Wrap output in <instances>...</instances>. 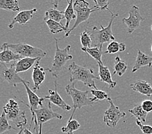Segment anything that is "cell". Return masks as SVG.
<instances>
[{"label": "cell", "mask_w": 152, "mask_h": 134, "mask_svg": "<svg viewBox=\"0 0 152 134\" xmlns=\"http://www.w3.org/2000/svg\"><path fill=\"white\" fill-rule=\"evenodd\" d=\"M68 70L70 74L69 81L71 83L81 81L88 87L98 90L94 79L100 78L95 74V71L92 68L80 66L73 62L69 66Z\"/></svg>", "instance_id": "obj_1"}, {"label": "cell", "mask_w": 152, "mask_h": 134, "mask_svg": "<svg viewBox=\"0 0 152 134\" xmlns=\"http://www.w3.org/2000/svg\"><path fill=\"white\" fill-rule=\"evenodd\" d=\"M50 104L51 103L49 101L48 106L43 105L42 107L34 110L33 113L31 114L32 119L29 128H31L32 124L34 122L35 126L34 130L37 134H42L43 125L45 122L53 119H58L60 120L63 119L62 115L56 113L51 109Z\"/></svg>", "instance_id": "obj_2"}, {"label": "cell", "mask_w": 152, "mask_h": 134, "mask_svg": "<svg viewBox=\"0 0 152 134\" xmlns=\"http://www.w3.org/2000/svg\"><path fill=\"white\" fill-rule=\"evenodd\" d=\"M56 44V51L55 57L53 61L52 67L48 68V70L55 78H58L60 72L64 67L68 61L71 60L73 57L69 54V51L71 46L70 45H67L64 49H60L58 46V39L55 38Z\"/></svg>", "instance_id": "obj_3"}, {"label": "cell", "mask_w": 152, "mask_h": 134, "mask_svg": "<svg viewBox=\"0 0 152 134\" xmlns=\"http://www.w3.org/2000/svg\"><path fill=\"white\" fill-rule=\"evenodd\" d=\"M66 92L67 95L71 96L73 103V110L68 121H70L73 120L76 110L86 106H91L93 103L91 101V97H88V90L81 91L78 90L75 88V83L66 86Z\"/></svg>", "instance_id": "obj_4"}, {"label": "cell", "mask_w": 152, "mask_h": 134, "mask_svg": "<svg viewBox=\"0 0 152 134\" xmlns=\"http://www.w3.org/2000/svg\"><path fill=\"white\" fill-rule=\"evenodd\" d=\"M4 112L9 121H13L18 128H23L27 126V119L24 111L21 110L16 101L10 99L3 107Z\"/></svg>", "instance_id": "obj_5"}, {"label": "cell", "mask_w": 152, "mask_h": 134, "mask_svg": "<svg viewBox=\"0 0 152 134\" xmlns=\"http://www.w3.org/2000/svg\"><path fill=\"white\" fill-rule=\"evenodd\" d=\"M74 9L76 14H77V19H76L73 27L71 28L67 34H65V38L69 37L71 32L80 24L88 21L91 13L99 10V9H96L95 7L93 8H90L89 3L86 1V0H76L74 3Z\"/></svg>", "instance_id": "obj_6"}, {"label": "cell", "mask_w": 152, "mask_h": 134, "mask_svg": "<svg viewBox=\"0 0 152 134\" xmlns=\"http://www.w3.org/2000/svg\"><path fill=\"white\" fill-rule=\"evenodd\" d=\"M7 45L12 51L19 54L22 57L43 58L47 56V52L42 49L25 44V43H20L16 44H10V43H7Z\"/></svg>", "instance_id": "obj_7"}, {"label": "cell", "mask_w": 152, "mask_h": 134, "mask_svg": "<svg viewBox=\"0 0 152 134\" xmlns=\"http://www.w3.org/2000/svg\"><path fill=\"white\" fill-rule=\"evenodd\" d=\"M118 14H113L111 15L110 23L106 27L100 25L101 29L99 30L96 27H94L91 34L94 35H96V46H99L102 49V46L106 43H111L115 41V38L112 31V25L114 20L118 16Z\"/></svg>", "instance_id": "obj_8"}, {"label": "cell", "mask_w": 152, "mask_h": 134, "mask_svg": "<svg viewBox=\"0 0 152 134\" xmlns=\"http://www.w3.org/2000/svg\"><path fill=\"white\" fill-rule=\"evenodd\" d=\"M0 78L1 81H6L9 85L16 87L17 85L22 83L24 79L21 78L16 71L15 62L12 64L7 65L4 63H0Z\"/></svg>", "instance_id": "obj_9"}, {"label": "cell", "mask_w": 152, "mask_h": 134, "mask_svg": "<svg viewBox=\"0 0 152 134\" xmlns=\"http://www.w3.org/2000/svg\"><path fill=\"white\" fill-rule=\"evenodd\" d=\"M107 100L110 103V107L104 112L103 121L107 126L114 128L117 126L119 121L126 116V113L122 112L120 108L116 106L110 96L108 97Z\"/></svg>", "instance_id": "obj_10"}, {"label": "cell", "mask_w": 152, "mask_h": 134, "mask_svg": "<svg viewBox=\"0 0 152 134\" xmlns=\"http://www.w3.org/2000/svg\"><path fill=\"white\" fill-rule=\"evenodd\" d=\"M145 19L142 16L140 9L137 6L133 5L129 10V17L128 18H123L122 22L127 26V32L128 34H132L133 32L140 27V23Z\"/></svg>", "instance_id": "obj_11"}, {"label": "cell", "mask_w": 152, "mask_h": 134, "mask_svg": "<svg viewBox=\"0 0 152 134\" xmlns=\"http://www.w3.org/2000/svg\"><path fill=\"white\" fill-rule=\"evenodd\" d=\"M23 85L25 86V90H26L29 104H26L25 102H23V101H21V102L24 104L26 105L27 107H28V108H29L31 110V114H32L34 110L39 109V106L42 107L43 105H44L43 103H44L45 99L44 97H39L37 93L33 92V90L30 88L29 81H26L24 80Z\"/></svg>", "instance_id": "obj_12"}, {"label": "cell", "mask_w": 152, "mask_h": 134, "mask_svg": "<svg viewBox=\"0 0 152 134\" xmlns=\"http://www.w3.org/2000/svg\"><path fill=\"white\" fill-rule=\"evenodd\" d=\"M57 85L58 83L57 81H55V90H49V95L48 96H45L44 99H48L50 103H52L56 106H58L61 109H62L63 110L65 111H69L72 109V107L67 104L66 103L62 97H61L60 94L58 92V88H57Z\"/></svg>", "instance_id": "obj_13"}, {"label": "cell", "mask_w": 152, "mask_h": 134, "mask_svg": "<svg viewBox=\"0 0 152 134\" xmlns=\"http://www.w3.org/2000/svg\"><path fill=\"white\" fill-rule=\"evenodd\" d=\"M38 11L37 9H33L32 10H25L20 12L14 17L11 22L9 25V28L12 29L14 28L16 23L23 25L27 23L33 18L34 14Z\"/></svg>", "instance_id": "obj_14"}, {"label": "cell", "mask_w": 152, "mask_h": 134, "mask_svg": "<svg viewBox=\"0 0 152 134\" xmlns=\"http://www.w3.org/2000/svg\"><path fill=\"white\" fill-rule=\"evenodd\" d=\"M39 62L40 61H38L37 63L34 66L32 74V79L34 83L33 90L34 92L40 90V86L45 81L46 75L44 68L39 65Z\"/></svg>", "instance_id": "obj_15"}, {"label": "cell", "mask_w": 152, "mask_h": 134, "mask_svg": "<svg viewBox=\"0 0 152 134\" xmlns=\"http://www.w3.org/2000/svg\"><path fill=\"white\" fill-rule=\"evenodd\" d=\"M1 52L0 53V61L1 63H9L10 62H15L23 58L19 54L14 52L10 49L7 45V43H3L1 46Z\"/></svg>", "instance_id": "obj_16"}, {"label": "cell", "mask_w": 152, "mask_h": 134, "mask_svg": "<svg viewBox=\"0 0 152 134\" xmlns=\"http://www.w3.org/2000/svg\"><path fill=\"white\" fill-rule=\"evenodd\" d=\"M98 66H99V77L100 81L107 84L111 89H114L117 85V82L114 81L112 79L109 68L100 63H98Z\"/></svg>", "instance_id": "obj_17"}, {"label": "cell", "mask_w": 152, "mask_h": 134, "mask_svg": "<svg viewBox=\"0 0 152 134\" xmlns=\"http://www.w3.org/2000/svg\"><path fill=\"white\" fill-rule=\"evenodd\" d=\"M152 66V57L147 55V54L143 53L141 50H138L137 56L135 64L132 69L133 73H135L140 68L144 67H151Z\"/></svg>", "instance_id": "obj_18"}, {"label": "cell", "mask_w": 152, "mask_h": 134, "mask_svg": "<svg viewBox=\"0 0 152 134\" xmlns=\"http://www.w3.org/2000/svg\"><path fill=\"white\" fill-rule=\"evenodd\" d=\"M42 58L37 57V58H32V57H23L18 61H15L16 71L17 73L24 72L28 70L31 67L37 63L38 61H41Z\"/></svg>", "instance_id": "obj_19"}, {"label": "cell", "mask_w": 152, "mask_h": 134, "mask_svg": "<svg viewBox=\"0 0 152 134\" xmlns=\"http://www.w3.org/2000/svg\"><path fill=\"white\" fill-rule=\"evenodd\" d=\"M130 87L136 92H138L142 95L150 97L152 96V87L149 83L143 81L138 80L130 85Z\"/></svg>", "instance_id": "obj_20"}, {"label": "cell", "mask_w": 152, "mask_h": 134, "mask_svg": "<svg viewBox=\"0 0 152 134\" xmlns=\"http://www.w3.org/2000/svg\"><path fill=\"white\" fill-rule=\"evenodd\" d=\"M82 50L83 52H86L89 55L93 58L95 59L97 63H100L103 64L102 57L104 54V52H103L102 49L100 48L99 46H95V47H93V48H82Z\"/></svg>", "instance_id": "obj_21"}, {"label": "cell", "mask_w": 152, "mask_h": 134, "mask_svg": "<svg viewBox=\"0 0 152 134\" xmlns=\"http://www.w3.org/2000/svg\"><path fill=\"white\" fill-rule=\"evenodd\" d=\"M65 18V12L60 10H58L56 9H49L46 10L45 13L44 20L47 21L48 20H53L56 22L61 23V21Z\"/></svg>", "instance_id": "obj_22"}, {"label": "cell", "mask_w": 152, "mask_h": 134, "mask_svg": "<svg viewBox=\"0 0 152 134\" xmlns=\"http://www.w3.org/2000/svg\"><path fill=\"white\" fill-rule=\"evenodd\" d=\"M115 63L113 66V75L117 74L120 77H122L127 71L128 68V64L126 63L125 61L122 60L119 56L115 57Z\"/></svg>", "instance_id": "obj_23"}, {"label": "cell", "mask_w": 152, "mask_h": 134, "mask_svg": "<svg viewBox=\"0 0 152 134\" xmlns=\"http://www.w3.org/2000/svg\"><path fill=\"white\" fill-rule=\"evenodd\" d=\"M129 112L137 119V120L142 123L146 122L148 113L143 110L141 104H136L132 109L129 110Z\"/></svg>", "instance_id": "obj_24"}, {"label": "cell", "mask_w": 152, "mask_h": 134, "mask_svg": "<svg viewBox=\"0 0 152 134\" xmlns=\"http://www.w3.org/2000/svg\"><path fill=\"white\" fill-rule=\"evenodd\" d=\"M45 23L49 28L50 32L53 34H56L62 32H65L66 34H67L70 30L67 28L66 26L61 24V23L56 22L55 21L48 20L45 21Z\"/></svg>", "instance_id": "obj_25"}, {"label": "cell", "mask_w": 152, "mask_h": 134, "mask_svg": "<svg viewBox=\"0 0 152 134\" xmlns=\"http://www.w3.org/2000/svg\"><path fill=\"white\" fill-rule=\"evenodd\" d=\"M0 9L7 11L18 12L20 7L18 0H0Z\"/></svg>", "instance_id": "obj_26"}, {"label": "cell", "mask_w": 152, "mask_h": 134, "mask_svg": "<svg viewBox=\"0 0 152 134\" xmlns=\"http://www.w3.org/2000/svg\"><path fill=\"white\" fill-rule=\"evenodd\" d=\"M65 12V19L66 20V27L68 29H69V25L71 23V21L73 20L77 19V14L75 13V9H74V3L73 0H70L69 2L68 3V5L66 10L64 11Z\"/></svg>", "instance_id": "obj_27"}, {"label": "cell", "mask_w": 152, "mask_h": 134, "mask_svg": "<svg viewBox=\"0 0 152 134\" xmlns=\"http://www.w3.org/2000/svg\"><path fill=\"white\" fill-rule=\"evenodd\" d=\"M80 128V124L75 119L68 121L66 126L61 128V132L67 134H74L75 131H77Z\"/></svg>", "instance_id": "obj_28"}, {"label": "cell", "mask_w": 152, "mask_h": 134, "mask_svg": "<svg viewBox=\"0 0 152 134\" xmlns=\"http://www.w3.org/2000/svg\"><path fill=\"white\" fill-rule=\"evenodd\" d=\"M11 130H16L11 125H10L8 119L4 112H2V114L0 117V134L9 132Z\"/></svg>", "instance_id": "obj_29"}, {"label": "cell", "mask_w": 152, "mask_h": 134, "mask_svg": "<svg viewBox=\"0 0 152 134\" xmlns=\"http://www.w3.org/2000/svg\"><path fill=\"white\" fill-rule=\"evenodd\" d=\"M92 41L93 38L91 34L88 32V30H86L80 34V43L82 48H91Z\"/></svg>", "instance_id": "obj_30"}, {"label": "cell", "mask_w": 152, "mask_h": 134, "mask_svg": "<svg viewBox=\"0 0 152 134\" xmlns=\"http://www.w3.org/2000/svg\"><path fill=\"white\" fill-rule=\"evenodd\" d=\"M91 93L93 96V97H91V101L93 103L104 99H107L108 97H109L107 93L106 92L102 91V90L91 89Z\"/></svg>", "instance_id": "obj_31"}, {"label": "cell", "mask_w": 152, "mask_h": 134, "mask_svg": "<svg viewBox=\"0 0 152 134\" xmlns=\"http://www.w3.org/2000/svg\"><path fill=\"white\" fill-rule=\"evenodd\" d=\"M95 3V7L99 10H108L111 14H113V12L109 9V0H93Z\"/></svg>", "instance_id": "obj_32"}, {"label": "cell", "mask_w": 152, "mask_h": 134, "mask_svg": "<svg viewBox=\"0 0 152 134\" xmlns=\"http://www.w3.org/2000/svg\"><path fill=\"white\" fill-rule=\"evenodd\" d=\"M118 52H120V43L114 41L109 43L106 51L104 52V54H115Z\"/></svg>", "instance_id": "obj_33"}, {"label": "cell", "mask_w": 152, "mask_h": 134, "mask_svg": "<svg viewBox=\"0 0 152 134\" xmlns=\"http://www.w3.org/2000/svg\"><path fill=\"white\" fill-rule=\"evenodd\" d=\"M136 124L144 134H152V126L150 125H144L138 120L136 121Z\"/></svg>", "instance_id": "obj_34"}, {"label": "cell", "mask_w": 152, "mask_h": 134, "mask_svg": "<svg viewBox=\"0 0 152 134\" xmlns=\"http://www.w3.org/2000/svg\"><path fill=\"white\" fill-rule=\"evenodd\" d=\"M141 106L144 111L146 112L147 113H149L152 111V101L144 100L141 103Z\"/></svg>", "instance_id": "obj_35"}, {"label": "cell", "mask_w": 152, "mask_h": 134, "mask_svg": "<svg viewBox=\"0 0 152 134\" xmlns=\"http://www.w3.org/2000/svg\"><path fill=\"white\" fill-rule=\"evenodd\" d=\"M61 1V0H52V3H53V5L54 7V8L55 9H57L58 7V4H59V2ZM66 1L67 2V3L69 2L70 0H66Z\"/></svg>", "instance_id": "obj_36"}, {"label": "cell", "mask_w": 152, "mask_h": 134, "mask_svg": "<svg viewBox=\"0 0 152 134\" xmlns=\"http://www.w3.org/2000/svg\"><path fill=\"white\" fill-rule=\"evenodd\" d=\"M126 49V45L124 43H120V52H124Z\"/></svg>", "instance_id": "obj_37"}, {"label": "cell", "mask_w": 152, "mask_h": 134, "mask_svg": "<svg viewBox=\"0 0 152 134\" xmlns=\"http://www.w3.org/2000/svg\"><path fill=\"white\" fill-rule=\"evenodd\" d=\"M23 128V134H33L32 133L28 128H27L26 126H25Z\"/></svg>", "instance_id": "obj_38"}, {"label": "cell", "mask_w": 152, "mask_h": 134, "mask_svg": "<svg viewBox=\"0 0 152 134\" xmlns=\"http://www.w3.org/2000/svg\"><path fill=\"white\" fill-rule=\"evenodd\" d=\"M21 130H20V131L17 134H22L23 133V128H20Z\"/></svg>", "instance_id": "obj_39"}, {"label": "cell", "mask_w": 152, "mask_h": 134, "mask_svg": "<svg viewBox=\"0 0 152 134\" xmlns=\"http://www.w3.org/2000/svg\"><path fill=\"white\" fill-rule=\"evenodd\" d=\"M151 31H152V25H151ZM151 50L152 52V45H151Z\"/></svg>", "instance_id": "obj_40"}]
</instances>
